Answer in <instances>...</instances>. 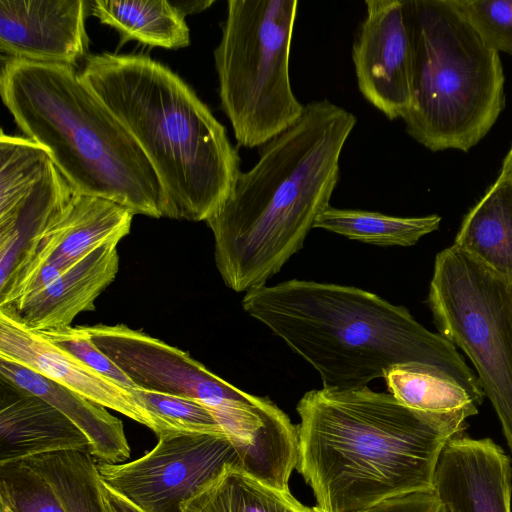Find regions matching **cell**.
I'll return each mask as SVG.
<instances>
[{
	"label": "cell",
	"mask_w": 512,
	"mask_h": 512,
	"mask_svg": "<svg viewBox=\"0 0 512 512\" xmlns=\"http://www.w3.org/2000/svg\"><path fill=\"white\" fill-rule=\"evenodd\" d=\"M90 449L86 435L61 411L0 376V464Z\"/></svg>",
	"instance_id": "obj_17"
},
{
	"label": "cell",
	"mask_w": 512,
	"mask_h": 512,
	"mask_svg": "<svg viewBox=\"0 0 512 512\" xmlns=\"http://www.w3.org/2000/svg\"><path fill=\"white\" fill-rule=\"evenodd\" d=\"M118 243L112 240L96 247L46 288L0 311L37 332L71 326L79 313L95 309V300L115 279Z\"/></svg>",
	"instance_id": "obj_16"
},
{
	"label": "cell",
	"mask_w": 512,
	"mask_h": 512,
	"mask_svg": "<svg viewBox=\"0 0 512 512\" xmlns=\"http://www.w3.org/2000/svg\"><path fill=\"white\" fill-rule=\"evenodd\" d=\"M95 345L140 389L203 403L230 433L259 427L273 402L248 394L209 371L187 352L126 325L85 326Z\"/></svg>",
	"instance_id": "obj_9"
},
{
	"label": "cell",
	"mask_w": 512,
	"mask_h": 512,
	"mask_svg": "<svg viewBox=\"0 0 512 512\" xmlns=\"http://www.w3.org/2000/svg\"><path fill=\"white\" fill-rule=\"evenodd\" d=\"M24 461L48 480L66 512H105L97 464L89 451H58Z\"/></svg>",
	"instance_id": "obj_25"
},
{
	"label": "cell",
	"mask_w": 512,
	"mask_h": 512,
	"mask_svg": "<svg viewBox=\"0 0 512 512\" xmlns=\"http://www.w3.org/2000/svg\"><path fill=\"white\" fill-rule=\"evenodd\" d=\"M80 77L128 129L153 166L164 217L206 221L229 196L240 156L196 93L172 70L143 54L87 58Z\"/></svg>",
	"instance_id": "obj_4"
},
{
	"label": "cell",
	"mask_w": 512,
	"mask_h": 512,
	"mask_svg": "<svg viewBox=\"0 0 512 512\" xmlns=\"http://www.w3.org/2000/svg\"><path fill=\"white\" fill-rule=\"evenodd\" d=\"M0 376L52 404L90 441V454L100 462L121 463L130 456L122 421L63 385L14 361L0 357Z\"/></svg>",
	"instance_id": "obj_19"
},
{
	"label": "cell",
	"mask_w": 512,
	"mask_h": 512,
	"mask_svg": "<svg viewBox=\"0 0 512 512\" xmlns=\"http://www.w3.org/2000/svg\"><path fill=\"white\" fill-rule=\"evenodd\" d=\"M92 14L118 30L126 39L178 49L190 44V31L182 12L170 1L95 0Z\"/></svg>",
	"instance_id": "obj_23"
},
{
	"label": "cell",
	"mask_w": 512,
	"mask_h": 512,
	"mask_svg": "<svg viewBox=\"0 0 512 512\" xmlns=\"http://www.w3.org/2000/svg\"><path fill=\"white\" fill-rule=\"evenodd\" d=\"M0 506L11 512H66L48 480L24 460L0 464Z\"/></svg>",
	"instance_id": "obj_27"
},
{
	"label": "cell",
	"mask_w": 512,
	"mask_h": 512,
	"mask_svg": "<svg viewBox=\"0 0 512 512\" xmlns=\"http://www.w3.org/2000/svg\"><path fill=\"white\" fill-rule=\"evenodd\" d=\"M213 3H214V1H188V2L173 3V4L185 16L186 14L200 12V11L208 8Z\"/></svg>",
	"instance_id": "obj_32"
},
{
	"label": "cell",
	"mask_w": 512,
	"mask_h": 512,
	"mask_svg": "<svg viewBox=\"0 0 512 512\" xmlns=\"http://www.w3.org/2000/svg\"><path fill=\"white\" fill-rule=\"evenodd\" d=\"M0 93L18 127L77 192L116 202L134 215L164 217L165 196L153 166L74 66L8 57Z\"/></svg>",
	"instance_id": "obj_5"
},
{
	"label": "cell",
	"mask_w": 512,
	"mask_h": 512,
	"mask_svg": "<svg viewBox=\"0 0 512 512\" xmlns=\"http://www.w3.org/2000/svg\"><path fill=\"white\" fill-rule=\"evenodd\" d=\"M181 512H318L299 502L289 490L275 488L227 465L181 505Z\"/></svg>",
	"instance_id": "obj_22"
},
{
	"label": "cell",
	"mask_w": 512,
	"mask_h": 512,
	"mask_svg": "<svg viewBox=\"0 0 512 512\" xmlns=\"http://www.w3.org/2000/svg\"><path fill=\"white\" fill-rule=\"evenodd\" d=\"M500 174L504 175L512 182V147L504 158Z\"/></svg>",
	"instance_id": "obj_33"
},
{
	"label": "cell",
	"mask_w": 512,
	"mask_h": 512,
	"mask_svg": "<svg viewBox=\"0 0 512 512\" xmlns=\"http://www.w3.org/2000/svg\"><path fill=\"white\" fill-rule=\"evenodd\" d=\"M242 307L310 364L323 388H362L394 368L422 364L452 376L478 405L485 396L449 340L374 293L293 279L247 291Z\"/></svg>",
	"instance_id": "obj_2"
},
{
	"label": "cell",
	"mask_w": 512,
	"mask_h": 512,
	"mask_svg": "<svg viewBox=\"0 0 512 512\" xmlns=\"http://www.w3.org/2000/svg\"><path fill=\"white\" fill-rule=\"evenodd\" d=\"M366 15L352 46L362 96L389 120L412 104L413 50L404 0H366Z\"/></svg>",
	"instance_id": "obj_12"
},
{
	"label": "cell",
	"mask_w": 512,
	"mask_h": 512,
	"mask_svg": "<svg viewBox=\"0 0 512 512\" xmlns=\"http://www.w3.org/2000/svg\"><path fill=\"white\" fill-rule=\"evenodd\" d=\"M87 2L0 0V49L11 58L72 65L85 54Z\"/></svg>",
	"instance_id": "obj_13"
},
{
	"label": "cell",
	"mask_w": 512,
	"mask_h": 512,
	"mask_svg": "<svg viewBox=\"0 0 512 512\" xmlns=\"http://www.w3.org/2000/svg\"><path fill=\"white\" fill-rule=\"evenodd\" d=\"M482 40L512 56V0H450Z\"/></svg>",
	"instance_id": "obj_28"
},
{
	"label": "cell",
	"mask_w": 512,
	"mask_h": 512,
	"mask_svg": "<svg viewBox=\"0 0 512 512\" xmlns=\"http://www.w3.org/2000/svg\"><path fill=\"white\" fill-rule=\"evenodd\" d=\"M362 512H446L433 489L385 500Z\"/></svg>",
	"instance_id": "obj_30"
},
{
	"label": "cell",
	"mask_w": 512,
	"mask_h": 512,
	"mask_svg": "<svg viewBox=\"0 0 512 512\" xmlns=\"http://www.w3.org/2000/svg\"><path fill=\"white\" fill-rule=\"evenodd\" d=\"M227 465L248 472V447L225 433L169 432L127 463L97 464L101 481L143 512H181L182 503Z\"/></svg>",
	"instance_id": "obj_10"
},
{
	"label": "cell",
	"mask_w": 512,
	"mask_h": 512,
	"mask_svg": "<svg viewBox=\"0 0 512 512\" xmlns=\"http://www.w3.org/2000/svg\"><path fill=\"white\" fill-rule=\"evenodd\" d=\"M413 50L406 132L427 149L468 151L505 107V76L491 49L450 0H404Z\"/></svg>",
	"instance_id": "obj_6"
},
{
	"label": "cell",
	"mask_w": 512,
	"mask_h": 512,
	"mask_svg": "<svg viewBox=\"0 0 512 512\" xmlns=\"http://www.w3.org/2000/svg\"><path fill=\"white\" fill-rule=\"evenodd\" d=\"M297 0H229L214 50L221 108L239 146L260 147L292 126L305 105L289 59Z\"/></svg>",
	"instance_id": "obj_7"
},
{
	"label": "cell",
	"mask_w": 512,
	"mask_h": 512,
	"mask_svg": "<svg viewBox=\"0 0 512 512\" xmlns=\"http://www.w3.org/2000/svg\"><path fill=\"white\" fill-rule=\"evenodd\" d=\"M356 123L353 113L328 99L312 101L292 126L259 147L258 161L241 171L206 220L227 287L247 292L266 285L302 248L330 206L340 156Z\"/></svg>",
	"instance_id": "obj_1"
},
{
	"label": "cell",
	"mask_w": 512,
	"mask_h": 512,
	"mask_svg": "<svg viewBox=\"0 0 512 512\" xmlns=\"http://www.w3.org/2000/svg\"><path fill=\"white\" fill-rule=\"evenodd\" d=\"M133 216L116 202L75 191L48 224L32 258L73 264L108 241L119 242L129 233Z\"/></svg>",
	"instance_id": "obj_18"
},
{
	"label": "cell",
	"mask_w": 512,
	"mask_h": 512,
	"mask_svg": "<svg viewBox=\"0 0 512 512\" xmlns=\"http://www.w3.org/2000/svg\"><path fill=\"white\" fill-rule=\"evenodd\" d=\"M0 512H11V511L8 510L7 508H4V507L0 506Z\"/></svg>",
	"instance_id": "obj_34"
},
{
	"label": "cell",
	"mask_w": 512,
	"mask_h": 512,
	"mask_svg": "<svg viewBox=\"0 0 512 512\" xmlns=\"http://www.w3.org/2000/svg\"><path fill=\"white\" fill-rule=\"evenodd\" d=\"M441 217H398L358 209L327 207L314 223L349 239L380 246H411L438 230Z\"/></svg>",
	"instance_id": "obj_24"
},
{
	"label": "cell",
	"mask_w": 512,
	"mask_h": 512,
	"mask_svg": "<svg viewBox=\"0 0 512 512\" xmlns=\"http://www.w3.org/2000/svg\"><path fill=\"white\" fill-rule=\"evenodd\" d=\"M385 381L399 402L425 415L450 439L461 435L467 419L478 413L472 395L444 371L422 364L392 369Z\"/></svg>",
	"instance_id": "obj_20"
},
{
	"label": "cell",
	"mask_w": 512,
	"mask_h": 512,
	"mask_svg": "<svg viewBox=\"0 0 512 512\" xmlns=\"http://www.w3.org/2000/svg\"><path fill=\"white\" fill-rule=\"evenodd\" d=\"M433 490L446 512H512V466L490 438L463 434L444 446Z\"/></svg>",
	"instance_id": "obj_14"
},
{
	"label": "cell",
	"mask_w": 512,
	"mask_h": 512,
	"mask_svg": "<svg viewBox=\"0 0 512 512\" xmlns=\"http://www.w3.org/2000/svg\"><path fill=\"white\" fill-rule=\"evenodd\" d=\"M100 490L105 512H143L121 495L106 486L100 479Z\"/></svg>",
	"instance_id": "obj_31"
},
{
	"label": "cell",
	"mask_w": 512,
	"mask_h": 512,
	"mask_svg": "<svg viewBox=\"0 0 512 512\" xmlns=\"http://www.w3.org/2000/svg\"><path fill=\"white\" fill-rule=\"evenodd\" d=\"M428 304L439 334L472 362L512 452V280L452 245L436 255Z\"/></svg>",
	"instance_id": "obj_8"
},
{
	"label": "cell",
	"mask_w": 512,
	"mask_h": 512,
	"mask_svg": "<svg viewBox=\"0 0 512 512\" xmlns=\"http://www.w3.org/2000/svg\"><path fill=\"white\" fill-rule=\"evenodd\" d=\"M37 332V331H36ZM52 344L73 355L101 375L126 389L137 385L92 341L85 326L65 327L57 330L38 332Z\"/></svg>",
	"instance_id": "obj_29"
},
{
	"label": "cell",
	"mask_w": 512,
	"mask_h": 512,
	"mask_svg": "<svg viewBox=\"0 0 512 512\" xmlns=\"http://www.w3.org/2000/svg\"><path fill=\"white\" fill-rule=\"evenodd\" d=\"M131 395L156 422L158 437L169 432L227 434L208 407L197 400L140 388L131 390Z\"/></svg>",
	"instance_id": "obj_26"
},
{
	"label": "cell",
	"mask_w": 512,
	"mask_h": 512,
	"mask_svg": "<svg viewBox=\"0 0 512 512\" xmlns=\"http://www.w3.org/2000/svg\"><path fill=\"white\" fill-rule=\"evenodd\" d=\"M296 469L318 512H362L433 489L450 438L392 394L362 387L308 391L297 404Z\"/></svg>",
	"instance_id": "obj_3"
},
{
	"label": "cell",
	"mask_w": 512,
	"mask_h": 512,
	"mask_svg": "<svg viewBox=\"0 0 512 512\" xmlns=\"http://www.w3.org/2000/svg\"><path fill=\"white\" fill-rule=\"evenodd\" d=\"M454 246L512 280V182L499 174L463 219Z\"/></svg>",
	"instance_id": "obj_21"
},
{
	"label": "cell",
	"mask_w": 512,
	"mask_h": 512,
	"mask_svg": "<svg viewBox=\"0 0 512 512\" xmlns=\"http://www.w3.org/2000/svg\"><path fill=\"white\" fill-rule=\"evenodd\" d=\"M47 152L27 137L0 136V294L34 256L75 193Z\"/></svg>",
	"instance_id": "obj_11"
},
{
	"label": "cell",
	"mask_w": 512,
	"mask_h": 512,
	"mask_svg": "<svg viewBox=\"0 0 512 512\" xmlns=\"http://www.w3.org/2000/svg\"><path fill=\"white\" fill-rule=\"evenodd\" d=\"M0 357L26 366L96 404L120 412L149 427L155 434L158 431L151 415L126 389L2 311Z\"/></svg>",
	"instance_id": "obj_15"
}]
</instances>
